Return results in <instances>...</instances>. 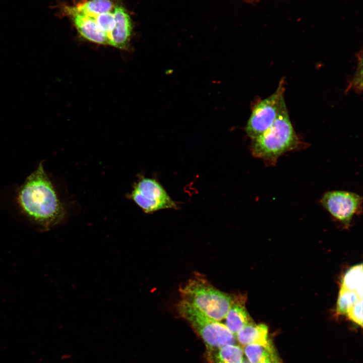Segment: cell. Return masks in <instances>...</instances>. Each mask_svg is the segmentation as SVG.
Here are the masks:
<instances>
[{
	"mask_svg": "<svg viewBox=\"0 0 363 363\" xmlns=\"http://www.w3.org/2000/svg\"><path fill=\"white\" fill-rule=\"evenodd\" d=\"M92 17L94 18L101 30L106 34L108 39V35L115 24L113 10Z\"/></svg>",
	"mask_w": 363,
	"mask_h": 363,
	"instance_id": "obj_17",
	"label": "cell"
},
{
	"mask_svg": "<svg viewBox=\"0 0 363 363\" xmlns=\"http://www.w3.org/2000/svg\"><path fill=\"white\" fill-rule=\"evenodd\" d=\"M261 363H280V361L278 355H276L275 356L267 359L266 360Z\"/></svg>",
	"mask_w": 363,
	"mask_h": 363,
	"instance_id": "obj_20",
	"label": "cell"
},
{
	"mask_svg": "<svg viewBox=\"0 0 363 363\" xmlns=\"http://www.w3.org/2000/svg\"><path fill=\"white\" fill-rule=\"evenodd\" d=\"M55 8L62 16H68L80 34L85 39L98 44H108L106 34L101 30L93 17L75 11L65 4H58Z\"/></svg>",
	"mask_w": 363,
	"mask_h": 363,
	"instance_id": "obj_8",
	"label": "cell"
},
{
	"mask_svg": "<svg viewBox=\"0 0 363 363\" xmlns=\"http://www.w3.org/2000/svg\"><path fill=\"white\" fill-rule=\"evenodd\" d=\"M113 13L115 24L108 37V45L125 49L129 45L132 31L130 16L126 9L119 5L115 6Z\"/></svg>",
	"mask_w": 363,
	"mask_h": 363,
	"instance_id": "obj_9",
	"label": "cell"
},
{
	"mask_svg": "<svg viewBox=\"0 0 363 363\" xmlns=\"http://www.w3.org/2000/svg\"><path fill=\"white\" fill-rule=\"evenodd\" d=\"M363 270L362 264L350 268L345 274L342 282V287L345 289L355 292L362 298Z\"/></svg>",
	"mask_w": 363,
	"mask_h": 363,
	"instance_id": "obj_14",
	"label": "cell"
},
{
	"mask_svg": "<svg viewBox=\"0 0 363 363\" xmlns=\"http://www.w3.org/2000/svg\"><path fill=\"white\" fill-rule=\"evenodd\" d=\"M299 141L291 123L284 101L272 125L253 140V155L263 159L267 164L274 165L283 154L297 148Z\"/></svg>",
	"mask_w": 363,
	"mask_h": 363,
	"instance_id": "obj_2",
	"label": "cell"
},
{
	"mask_svg": "<svg viewBox=\"0 0 363 363\" xmlns=\"http://www.w3.org/2000/svg\"><path fill=\"white\" fill-rule=\"evenodd\" d=\"M182 299L208 317L220 321L231 305L233 295L217 289L198 273L180 286Z\"/></svg>",
	"mask_w": 363,
	"mask_h": 363,
	"instance_id": "obj_3",
	"label": "cell"
},
{
	"mask_svg": "<svg viewBox=\"0 0 363 363\" xmlns=\"http://www.w3.org/2000/svg\"><path fill=\"white\" fill-rule=\"evenodd\" d=\"M115 6L112 0H87L71 7L78 13L94 17L112 11Z\"/></svg>",
	"mask_w": 363,
	"mask_h": 363,
	"instance_id": "obj_12",
	"label": "cell"
},
{
	"mask_svg": "<svg viewBox=\"0 0 363 363\" xmlns=\"http://www.w3.org/2000/svg\"><path fill=\"white\" fill-rule=\"evenodd\" d=\"M246 299L244 295H233V300L224 318V325L234 335L252 322L246 308Z\"/></svg>",
	"mask_w": 363,
	"mask_h": 363,
	"instance_id": "obj_10",
	"label": "cell"
},
{
	"mask_svg": "<svg viewBox=\"0 0 363 363\" xmlns=\"http://www.w3.org/2000/svg\"><path fill=\"white\" fill-rule=\"evenodd\" d=\"M360 298L355 292L341 288L337 302V313L340 315L346 314Z\"/></svg>",
	"mask_w": 363,
	"mask_h": 363,
	"instance_id": "obj_16",
	"label": "cell"
},
{
	"mask_svg": "<svg viewBox=\"0 0 363 363\" xmlns=\"http://www.w3.org/2000/svg\"><path fill=\"white\" fill-rule=\"evenodd\" d=\"M243 347L244 353L250 363H261L269 358L277 355L270 340L265 345L250 344Z\"/></svg>",
	"mask_w": 363,
	"mask_h": 363,
	"instance_id": "obj_13",
	"label": "cell"
},
{
	"mask_svg": "<svg viewBox=\"0 0 363 363\" xmlns=\"http://www.w3.org/2000/svg\"><path fill=\"white\" fill-rule=\"evenodd\" d=\"M268 329L263 324H255L253 322L245 326L235 335V339L243 346L250 344H266Z\"/></svg>",
	"mask_w": 363,
	"mask_h": 363,
	"instance_id": "obj_11",
	"label": "cell"
},
{
	"mask_svg": "<svg viewBox=\"0 0 363 363\" xmlns=\"http://www.w3.org/2000/svg\"><path fill=\"white\" fill-rule=\"evenodd\" d=\"M362 198L358 194L345 191L326 193L321 202L332 216L345 224H348L355 214L361 210Z\"/></svg>",
	"mask_w": 363,
	"mask_h": 363,
	"instance_id": "obj_7",
	"label": "cell"
},
{
	"mask_svg": "<svg viewBox=\"0 0 363 363\" xmlns=\"http://www.w3.org/2000/svg\"><path fill=\"white\" fill-rule=\"evenodd\" d=\"M215 355L216 363H243V349L234 344H227L217 349Z\"/></svg>",
	"mask_w": 363,
	"mask_h": 363,
	"instance_id": "obj_15",
	"label": "cell"
},
{
	"mask_svg": "<svg viewBox=\"0 0 363 363\" xmlns=\"http://www.w3.org/2000/svg\"><path fill=\"white\" fill-rule=\"evenodd\" d=\"M17 200L24 215L41 230H49L65 218V208L42 162L21 185Z\"/></svg>",
	"mask_w": 363,
	"mask_h": 363,
	"instance_id": "obj_1",
	"label": "cell"
},
{
	"mask_svg": "<svg viewBox=\"0 0 363 363\" xmlns=\"http://www.w3.org/2000/svg\"><path fill=\"white\" fill-rule=\"evenodd\" d=\"M177 308L179 315L190 324L209 347L217 349L234 342L235 335L224 324L204 315L182 299Z\"/></svg>",
	"mask_w": 363,
	"mask_h": 363,
	"instance_id": "obj_4",
	"label": "cell"
},
{
	"mask_svg": "<svg viewBox=\"0 0 363 363\" xmlns=\"http://www.w3.org/2000/svg\"><path fill=\"white\" fill-rule=\"evenodd\" d=\"M284 82L282 79L276 91L254 108L246 127L247 134L253 140L268 129L275 120L284 101Z\"/></svg>",
	"mask_w": 363,
	"mask_h": 363,
	"instance_id": "obj_6",
	"label": "cell"
},
{
	"mask_svg": "<svg viewBox=\"0 0 363 363\" xmlns=\"http://www.w3.org/2000/svg\"><path fill=\"white\" fill-rule=\"evenodd\" d=\"M146 213L165 209H176L177 205L163 187L155 179L142 177L129 195Z\"/></svg>",
	"mask_w": 363,
	"mask_h": 363,
	"instance_id": "obj_5",
	"label": "cell"
},
{
	"mask_svg": "<svg viewBox=\"0 0 363 363\" xmlns=\"http://www.w3.org/2000/svg\"><path fill=\"white\" fill-rule=\"evenodd\" d=\"M362 298L359 299L347 313L350 320L362 326Z\"/></svg>",
	"mask_w": 363,
	"mask_h": 363,
	"instance_id": "obj_18",
	"label": "cell"
},
{
	"mask_svg": "<svg viewBox=\"0 0 363 363\" xmlns=\"http://www.w3.org/2000/svg\"><path fill=\"white\" fill-rule=\"evenodd\" d=\"M243 363H250L248 361L244 360Z\"/></svg>",
	"mask_w": 363,
	"mask_h": 363,
	"instance_id": "obj_21",
	"label": "cell"
},
{
	"mask_svg": "<svg viewBox=\"0 0 363 363\" xmlns=\"http://www.w3.org/2000/svg\"><path fill=\"white\" fill-rule=\"evenodd\" d=\"M351 85L354 89L357 91L362 90V58L359 60Z\"/></svg>",
	"mask_w": 363,
	"mask_h": 363,
	"instance_id": "obj_19",
	"label": "cell"
}]
</instances>
